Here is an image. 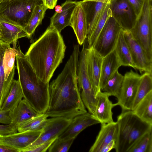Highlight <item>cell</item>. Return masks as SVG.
Returning <instances> with one entry per match:
<instances>
[{"instance_id":"1","label":"cell","mask_w":152,"mask_h":152,"mask_svg":"<svg viewBox=\"0 0 152 152\" xmlns=\"http://www.w3.org/2000/svg\"><path fill=\"white\" fill-rule=\"evenodd\" d=\"M80 51L75 45L63 70L49 84V99L45 113L48 117L72 119L87 112L77 84V67Z\"/></svg>"},{"instance_id":"2","label":"cell","mask_w":152,"mask_h":152,"mask_svg":"<svg viewBox=\"0 0 152 152\" xmlns=\"http://www.w3.org/2000/svg\"><path fill=\"white\" fill-rule=\"evenodd\" d=\"M66 47L61 33L49 26L30 46L25 56L37 76L49 83L62 62Z\"/></svg>"},{"instance_id":"3","label":"cell","mask_w":152,"mask_h":152,"mask_svg":"<svg viewBox=\"0 0 152 152\" xmlns=\"http://www.w3.org/2000/svg\"><path fill=\"white\" fill-rule=\"evenodd\" d=\"M16 59L23 98L39 114L45 113L49 104V83L44 82L37 76L21 50Z\"/></svg>"},{"instance_id":"4","label":"cell","mask_w":152,"mask_h":152,"mask_svg":"<svg viewBox=\"0 0 152 152\" xmlns=\"http://www.w3.org/2000/svg\"><path fill=\"white\" fill-rule=\"evenodd\" d=\"M43 0H3L0 3V20L8 21L23 28L34 8Z\"/></svg>"},{"instance_id":"5","label":"cell","mask_w":152,"mask_h":152,"mask_svg":"<svg viewBox=\"0 0 152 152\" xmlns=\"http://www.w3.org/2000/svg\"><path fill=\"white\" fill-rule=\"evenodd\" d=\"M152 61V0H145L135 24L130 31Z\"/></svg>"},{"instance_id":"6","label":"cell","mask_w":152,"mask_h":152,"mask_svg":"<svg viewBox=\"0 0 152 152\" xmlns=\"http://www.w3.org/2000/svg\"><path fill=\"white\" fill-rule=\"evenodd\" d=\"M122 28L112 16L106 21L92 47L102 57L115 48Z\"/></svg>"},{"instance_id":"7","label":"cell","mask_w":152,"mask_h":152,"mask_svg":"<svg viewBox=\"0 0 152 152\" xmlns=\"http://www.w3.org/2000/svg\"><path fill=\"white\" fill-rule=\"evenodd\" d=\"M85 43L80 52L77 67V84L82 100L88 109L94 108L96 103L95 92L88 77L86 66Z\"/></svg>"},{"instance_id":"8","label":"cell","mask_w":152,"mask_h":152,"mask_svg":"<svg viewBox=\"0 0 152 152\" xmlns=\"http://www.w3.org/2000/svg\"><path fill=\"white\" fill-rule=\"evenodd\" d=\"M124 76L120 94L115 103L121 108L122 112L132 110L141 76L132 69Z\"/></svg>"},{"instance_id":"9","label":"cell","mask_w":152,"mask_h":152,"mask_svg":"<svg viewBox=\"0 0 152 152\" xmlns=\"http://www.w3.org/2000/svg\"><path fill=\"white\" fill-rule=\"evenodd\" d=\"M72 119L62 117H52L48 119L39 137L24 149L22 152H27L28 150L38 145L57 138L68 127Z\"/></svg>"},{"instance_id":"10","label":"cell","mask_w":152,"mask_h":152,"mask_svg":"<svg viewBox=\"0 0 152 152\" xmlns=\"http://www.w3.org/2000/svg\"><path fill=\"white\" fill-rule=\"evenodd\" d=\"M111 16L124 30L130 31L137 16L128 0H111L109 3Z\"/></svg>"},{"instance_id":"11","label":"cell","mask_w":152,"mask_h":152,"mask_svg":"<svg viewBox=\"0 0 152 152\" xmlns=\"http://www.w3.org/2000/svg\"><path fill=\"white\" fill-rule=\"evenodd\" d=\"M137 118L132 110L122 112L118 116V131L115 148L116 152H126L128 138Z\"/></svg>"},{"instance_id":"12","label":"cell","mask_w":152,"mask_h":152,"mask_svg":"<svg viewBox=\"0 0 152 152\" xmlns=\"http://www.w3.org/2000/svg\"><path fill=\"white\" fill-rule=\"evenodd\" d=\"M124 34L136 69L141 74L143 72L152 73V61L148 59L142 47L133 37L130 31L124 30Z\"/></svg>"},{"instance_id":"13","label":"cell","mask_w":152,"mask_h":152,"mask_svg":"<svg viewBox=\"0 0 152 152\" xmlns=\"http://www.w3.org/2000/svg\"><path fill=\"white\" fill-rule=\"evenodd\" d=\"M86 70L96 97L102 91L100 80L103 58L93 48H86Z\"/></svg>"},{"instance_id":"14","label":"cell","mask_w":152,"mask_h":152,"mask_svg":"<svg viewBox=\"0 0 152 152\" xmlns=\"http://www.w3.org/2000/svg\"><path fill=\"white\" fill-rule=\"evenodd\" d=\"M42 131H26L1 136L0 144L17 150L19 152H22L39 137Z\"/></svg>"},{"instance_id":"15","label":"cell","mask_w":152,"mask_h":152,"mask_svg":"<svg viewBox=\"0 0 152 152\" xmlns=\"http://www.w3.org/2000/svg\"><path fill=\"white\" fill-rule=\"evenodd\" d=\"M99 123L92 115L87 112L72 118L68 127L58 137L62 140L75 139L86 128Z\"/></svg>"},{"instance_id":"16","label":"cell","mask_w":152,"mask_h":152,"mask_svg":"<svg viewBox=\"0 0 152 152\" xmlns=\"http://www.w3.org/2000/svg\"><path fill=\"white\" fill-rule=\"evenodd\" d=\"M110 95L102 91L96 96V104L94 115L93 116L101 124L113 122L112 109L116 106L109 99Z\"/></svg>"},{"instance_id":"17","label":"cell","mask_w":152,"mask_h":152,"mask_svg":"<svg viewBox=\"0 0 152 152\" xmlns=\"http://www.w3.org/2000/svg\"><path fill=\"white\" fill-rule=\"evenodd\" d=\"M70 24L73 29L79 44L82 45L87 38V26L84 9L79 2L72 15Z\"/></svg>"},{"instance_id":"18","label":"cell","mask_w":152,"mask_h":152,"mask_svg":"<svg viewBox=\"0 0 152 152\" xmlns=\"http://www.w3.org/2000/svg\"><path fill=\"white\" fill-rule=\"evenodd\" d=\"M101 125L100 130L89 149V152H100L101 149L111 141L116 140L118 131L117 122Z\"/></svg>"},{"instance_id":"19","label":"cell","mask_w":152,"mask_h":152,"mask_svg":"<svg viewBox=\"0 0 152 152\" xmlns=\"http://www.w3.org/2000/svg\"><path fill=\"white\" fill-rule=\"evenodd\" d=\"M0 39L10 45L12 44L13 48H16L18 39L24 37L28 38V34L23 28L10 22L0 20Z\"/></svg>"},{"instance_id":"20","label":"cell","mask_w":152,"mask_h":152,"mask_svg":"<svg viewBox=\"0 0 152 152\" xmlns=\"http://www.w3.org/2000/svg\"><path fill=\"white\" fill-rule=\"evenodd\" d=\"M78 2L66 0L61 6L62 10L60 12H55L51 18L50 26L61 33L65 27L70 26V20L73 11Z\"/></svg>"},{"instance_id":"21","label":"cell","mask_w":152,"mask_h":152,"mask_svg":"<svg viewBox=\"0 0 152 152\" xmlns=\"http://www.w3.org/2000/svg\"><path fill=\"white\" fill-rule=\"evenodd\" d=\"M9 114L11 120L9 124L17 130L20 124L40 114L24 98L12 111L9 112Z\"/></svg>"},{"instance_id":"22","label":"cell","mask_w":152,"mask_h":152,"mask_svg":"<svg viewBox=\"0 0 152 152\" xmlns=\"http://www.w3.org/2000/svg\"><path fill=\"white\" fill-rule=\"evenodd\" d=\"M79 2L82 6L85 14L88 34L93 29L108 3L93 1Z\"/></svg>"},{"instance_id":"23","label":"cell","mask_w":152,"mask_h":152,"mask_svg":"<svg viewBox=\"0 0 152 152\" xmlns=\"http://www.w3.org/2000/svg\"><path fill=\"white\" fill-rule=\"evenodd\" d=\"M10 45L0 39V110L9 92L13 80L16 66L14 67L8 79L6 80L3 65V60L6 50L10 47Z\"/></svg>"},{"instance_id":"24","label":"cell","mask_w":152,"mask_h":152,"mask_svg":"<svg viewBox=\"0 0 152 152\" xmlns=\"http://www.w3.org/2000/svg\"><path fill=\"white\" fill-rule=\"evenodd\" d=\"M121 66L115 50L103 58L100 80L101 91L107 80Z\"/></svg>"},{"instance_id":"25","label":"cell","mask_w":152,"mask_h":152,"mask_svg":"<svg viewBox=\"0 0 152 152\" xmlns=\"http://www.w3.org/2000/svg\"><path fill=\"white\" fill-rule=\"evenodd\" d=\"M23 98V91L19 80L14 79L9 92L1 110L7 112L12 111Z\"/></svg>"},{"instance_id":"26","label":"cell","mask_w":152,"mask_h":152,"mask_svg":"<svg viewBox=\"0 0 152 152\" xmlns=\"http://www.w3.org/2000/svg\"><path fill=\"white\" fill-rule=\"evenodd\" d=\"M115 50L121 66H130L136 69L129 47L124 37V30L122 28L120 32Z\"/></svg>"},{"instance_id":"27","label":"cell","mask_w":152,"mask_h":152,"mask_svg":"<svg viewBox=\"0 0 152 152\" xmlns=\"http://www.w3.org/2000/svg\"><path fill=\"white\" fill-rule=\"evenodd\" d=\"M132 111L138 118L152 124V91L149 92Z\"/></svg>"},{"instance_id":"28","label":"cell","mask_w":152,"mask_h":152,"mask_svg":"<svg viewBox=\"0 0 152 152\" xmlns=\"http://www.w3.org/2000/svg\"><path fill=\"white\" fill-rule=\"evenodd\" d=\"M151 91H152V73L148 72H144L141 75L132 111Z\"/></svg>"},{"instance_id":"29","label":"cell","mask_w":152,"mask_h":152,"mask_svg":"<svg viewBox=\"0 0 152 152\" xmlns=\"http://www.w3.org/2000/svg\"><path fill=\"white\" fill-rule=\"evenodd\" d=\"M47 9L44 4L37 5L35 7L27 25L24 28L28 38L31 37L36 28L41 23Z\"/></svg>"},{"instance_id":"30","label":"cell","mask_w":152,"mask_h":152,"mask_svg":"<svg viewBox=\"0 0 152 152\" xmlns=\"http://www.w3.org/2000/svg\"><path fill=\"white\" fill-rule=\"evenodd\" d=\"M111 16V12L109 3L91 31L87 35L88 48L93 47L106 21Z\"/></svg>"},{"instance_id":"31","label":"cell","mask_w":152,"mask_h":152,"mask_svg":"<svg viewBox=\"0 0 152 152\" xmlns=\"http://www.w3.org/2000/svg\"><path fill=\"white\" fill-rule=\"evenodd\" d=\"M152 130V124L146 122L137 117L132 129L127 142L126 152L139 138Z\"/></svg>"},{"instance_id":"32","label":"cell","mask_w":152,"mask_h":152,"mask_svg":"<svg viewBox=\"0 0 152 152\" xmlns=\"http://www.w3.org/2000/svg\"><path fill=\"white\" fill-rule=\"evenodd\" d=\"M48 116L45 113L40 114L20 124L18 126V132L42 131L45 126Z\"/></svg>"},{"instance_id":"33","label":"cell","mask_w":152,"mask_h":152,"mask_svg":"<svg viewBox=\"0 0 152 152\" xmlns=\"http://www.w3.org/2000/svg\"><path fill=\"white\" fill-rule=\"evenodd\" d=\"M124 76L116 70L107 80L102 90L117 99L118 97L122 87Z\"/></svg>"},{"instance_id":"34","label":"cell","mask_w":152,"mask_h":152,"mask_svg":"<svg viewBox=\"0 0 152 152\" xmlns=\"http://www.w3.org/2000/svg\"><path fill=\"white\" fill-rule=\"evenodd\" d=\"M126 152H152V130L137 140Z\"/></svg>"},{"instance_id":"35","label":"cell","mask_w":152,"mask_h":152,"mask_svg":"<svg viewBox=\"0 0 152 152\" xmlns=\"http://www.w3.org/2000/svg\"><path fill=\"white\" fill-rule=\"evenodd\" d=\"M20 50L19 47L17 49L10 47L5 50L3 58V65L6 80L8 79L15 66V61L16 56L19 54Z\"/></svg>"},{"instance_id":"36","label":"cell","mask_w":152,"mask_h":152,"mask_svg":"<svg viewBox=\"0 0 152 152\" xmlns=\"http://www.w3.org/2000/svg\"><path fill=\"white\" fill-rule=\"evenodd\" d=\"M75 138L62 140L57 137L48 149L49 152H67Z\"/></svg>"},{"instance_id":"37","label":"cell","mask_w":152,"mask_h":152,"mask_svg":"<svg viewBox=\"0 0 152 152\" xmlns=\"http://www.w3.org/2000/svg\"><path fill=\"white\" fill-rule=\"evenodd\" d=\"M56 138L48 141L38 145L28 150L27 152H46Z\"/></svg>"},{"instance_id":"38","label":"cell","mask_w":152,"mask_h":152,"mask_svg":"<svg viewBox=\"0 0 152 152\" xmlns=\"http://www.w3.org/2000/svg\"><path fill=\"white\" fill-rule=\"evenodd\" d=\"M128 0L138 16L141 10L145 0Z\"/></svg>"},{"instance_id":"39","label":"cell","mask_w":152,"mask_h":152,"mask_svg":"<svg viewBox=\"0 0 152 152\" xmlns=\"http://www.w3.org/2000/svg\"><path fill=\"white\" fill-rule=\"evenodd\" d=\"M18 130L14 129L10 124L0 125V136H3L17 132Z\"/></svg>"},{"instance_id":"40","label":"cell","mask_w":152,"mask_h":152,"mask_svg":"<svg viewBox=\"0 0 152 152\" xmlns=\"http://www.w3.org/2000/svg\"><path fill=\"white\" fill-rule=\"evenodd\" d=\"M11 121V118L9 115V112L4 110H0V123L9 124Z\"/></svg>"},{"instance_id":"41","label":"cell","mask_w":152,"mask_h":152,"mask_svg":"<svg viewBox=\"0 0 152 152\" xmlns=\"http://www.w3.org/2000/svg\"><path fill=\"white\" fill-rule=\"evenodd\" d=\"M115 141L113 140L101 149L100 152H108L115 149Z\"/></svg>"},{"instance_id":"42","label":"cell","mask_w":152,"mask_h":152,"mask_svg":"<svg viewBox=\"0 0 152 152\" xmlns=\"http://www.w3.org/2000/svg\"><path fill=\"white\" fill-rule=\"evenodd\" d=\"M58 0H43V4L48 8L53 9L56 6Z\"/></svg>"},{"instance_id":"43","label":"cell","mask_w":152,"mask_h":152,"mask_svg":"<svg viewBox=\"0 0 152 152\" xmlns=\"http://www.w3.org/2000/svg\"><path fill=\"white\" fill-rule=\"evenodd\" d=\"M0 152H19L18 150L0 144Z\"/></svg>"},{"instance_id":"44","label":"cell","mask_w":152,"mask_h":152,"mask_svg":"<svg viewBox=\"0 0 152 152\" xmlns=\"http://www.w3.org/2000/svg\"><path fill=\"white\" fill-rule=\"evenodd\" d=\"M111 0H83V1H93L100 2L103 3H110Z\"/></svg>"},{"instance_id":"45","label":"cell","mask_w":152,"mask_h":152,"mask_svg":"<svg viewBox=\"0 0 152 152\" xmlns=\"http://www.w3.org/2000/svg\"><path fill=\"white\" fill-rule=\"evenodd\" d=\"M56 12H60L62 10V8L61 6L57 5L55 7Z\"/></svg>"},{"instance_id":"46","label":"cell","mask_w":152,"mask_h":152,"mask_svg":"<svg viewBox=\"0 0 152 152\" xmlns=\"http://www.w3.org/2000/svg\"><path fill=\"white\" fill-rule=\"evenodd\" d=\"M1 35L0 26V38H1Z\"/></svg>"},{"instance_id":"47","label":"cell","mask_w":152,"mask_h":152,"mask_svg":"<svg viewBox=\"0 0 152 152\" xmlns=\"http://www.w3.org/2000/svg\"><path fill=\"white\" fill-rule=\"evenodd\" d=\"M3 0H0V3L3 1Z\"/></svg>"},{"instance_id":"48","label":"cell","mask_w":152,"mask_h":152,"mask_svg":"<svg viewBox=\"0 0 152 152\" xmlns=\"http://www.w3.org/2000/svg\"><path fill=\"white\" fill-rule=\"evenodd\" d=\"M1 137V136H0V137Z\"/></svg>"}]
</instances>
